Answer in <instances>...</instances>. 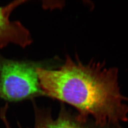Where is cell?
Returning <instances> with one entry per match:
<instances>
[{"instance_id":"1","label":"cell","mask_w":128,"mask_h":128,"mask_svg":"<svg viewBox=\"0 0 128 128\" xmlns=\"http://www.w3.org/2000/svg\"><path fill=\"white\" fill-rule=\"evenodd\" d=\"M40 86L46 96L72 106L78 114L102 125L128 120V98L120 92L118 69L100 62L84 64L76 56H67L58 68L37 69Z\"/></svg>"},{"instance_id":"2","label":"cell","mask_w":128,"mask_h":128,"mask_svg":"<svg viewBox=\"0 0 128 128\" xmlns=\"http://www.w3.org/2000/svg\"><path fill=\"white\" fill-rule=\"evenodd\" d=\"M47 64H51L10 60L0 55V98L18 102L46 96L40 86L37 69L48 68Z\"/></svg>"},{"instance_id":"3","label":"cell","mask_w":128,"mask_h":128,"mask_svg":"<svg viewBox=\"0 0 128 128\" xmlns=\"http://www.w3.org/2000/svg\"><path fill=\"white\" fill-rule=\"evenodd\" d=\"M34 124L32 128H121L119 124L102 125L90 117H85L68 109L62 104L58 115L53 117L50 109L38 107L32 100ZM18 128H23L18 123Z\"/></svg>"},{"instance_id":"4","label":"cell","mask_w":128,"mask_h":128,"mask_svg":"<svg viewBox=\"0 0 128 128\" xmlns=\"http://www.w3.org/2000/svg\"><path fill=\"white\" fill-rule=\"evenodd\" d=\"M27 0H15L4 6H0V48L14 44L24 48L32 43L30 32L18 21H11L10 14Z\"/></svg>"},{"instance_id":"5","label":"cell","mask_w":128,"mask_h":128,"mask_svg":"<svg viewBox=\"0 0 128 128\" xmlns=\"http://www.w3.org/2000/svg\"><path fill=\"white\" fill-rule=\"evenodd\" d=\"M8 108V104H6L4 106L1 108L0 110V118L4 124L6 128H12L10 126L9 122H8V120L7 118V116H6V112H7Z\"/></svg>"}]
</instances>
